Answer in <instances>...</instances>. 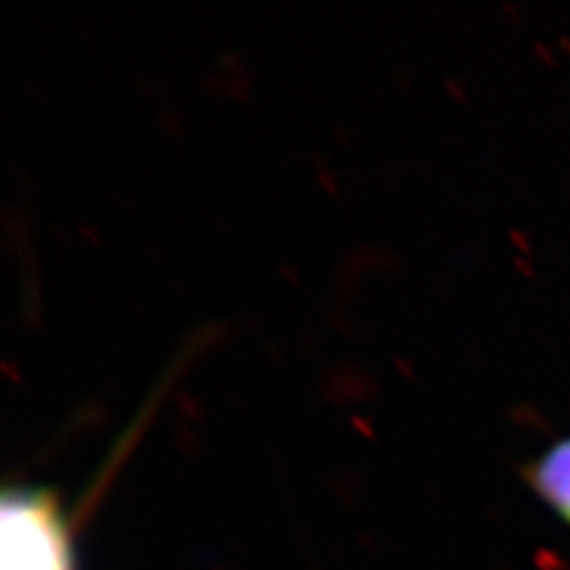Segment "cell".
Wrapping results in <instances>:
<instances>
[{"label": "cell", "mask_w": 570, "mask_h": 570, "mask_svg": "<svg viewBox=\"0 0 570 570\" xmlns=\"http://www.w3.org/2000/svg\"><path fill=\"white\" fill-rule=\"evenodd\" d=\"M530 492L570 528V435L549 444L521 466Z\"/></svg>", "instance_id": "7a4b0ae2"}, {"label": "cell", "mask_w": 570, "mask_h": 570, "mask_svg": "<svg viewBox=\"0 0 570 570\" xmlns=\"http://www.w3.org/2000/svg\"><path fill=\"white\" fill-rule=\"evenodd\" d=\"M0 547L3 570H77L60 497L41 485H17L3 492Z\"/></svg>", "instance_id": "6da1fadb"}]
</instances>
